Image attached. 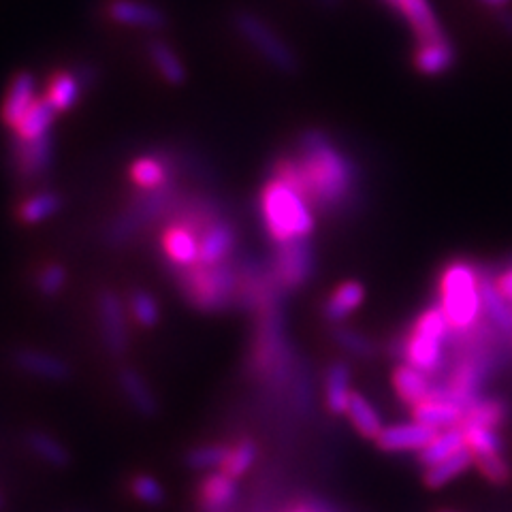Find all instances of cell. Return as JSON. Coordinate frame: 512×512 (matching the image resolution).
I'll list each match as a JSON object with an SVG mask.
<instances>
[{"label":"cell","instance_id":"8992f818","mask_svg":"<svg viewBox=\"0 0 512 512\" xmlns=\"http://www.w3.org/2000/svg\"><path fill=\"white\" fill-rule=\"evenodd\" d=\"M448 333H451V325L436 303L414 320L412 331L399 342V355L416 370L436 374L444 365V342Z\"/></svg>","mask_w":512,"mask_h":512},{"label":"cell","instance_id":"681fc988","mask_svg":"<svg viewBox=\"0 0 512 512\" xmlns=\"http://www.w3.org/2000/svg\"><path fill=\"white\" fill-rule=\"evenodd\" d=\"M387 3H391V5H393V3H395V0H387Z\"/></svg>","mask_w":512,"mask_h":512},{"label":"cell","instance_id":"f1b7e54d","mask_svg":"<svg viewBox=\"0 0 512 512\" xmlns=\"http://www.w3.org/2000/svg\"><path fill=\"white\" fill-rule=\"evenodd\" d=\"M148 56L156 73L163 77L169 86H182L186 82L184 62L167 41L152 39L148 43Z\"/></svg>","mask_w":512,"mask_h":512},{"label":"cell","instance_id":"ac0fdd59","mask_svg":"<svg viewBox=\"0 0 512 512\" xmlns=\"http://www.w3.org/2000/svg\"><path fill=\"white\" fill-rule=\"evenodd\" d=\"M237 500V478L222 470L203 474L197 485V506L201 512H224Z\"/></svg>","mask_w":512,"mask_h":512},{"label":"cell","instance_id":"6da1fadb","mask_svg":"<svg viewBox=\"0 0 512 512\" xmlns=\"http://www.w3.org/2000/svg\"><path fill=\"white\" fill-rule=\"evenodd\" d=\"M271 175L299 190L314 212L340 216L359 199V169L333 137L308 128L297 141L295 156H278Z\"/></svg>","mask_w":512,"mask_h":512},{"label":"cell","instance_id":"d590c367","mask_svg":"<svg viewBox=\"0 0 512 512\" xmlns=\"http://www.w3.org/2000/svg\"><path fill=\"white\" fill-rule=\"evenodd\" d=\"M229 455V446L224 444H199L192 446L190 451L184 457V463L195 472H214V470H222L224 461H227Z\"/></svg>","mask_w":512,"mask_h":512},{"label":"cell","instance_id":"52a82bcc","mask_svg":"<svg viewBox=\"0 0 512 512\" xmlns=\"http://www.w3.org/2000/svg\"><path fill=\"white\" fill-rule=\"evenodd\" d=\"M233 26L252 50L259 54L269 67L284 75H295L299 71V58L278 32L263 18L250 11H237L233 15Z\"/></svg>","mask_w":512,"mask_h":512},{"label":"cell","instance_id":"ab89813d","mask_svg":"<svg viewBox=\"0 0 512 512\" xmlns=\"http://www.w3.org/2000/svg\"><path fill=\"white\" fill-rule=\"evenodd\" d=\"M506 416V406L498 399H483L476 402L472 408L466 410V419H463L461 427L466 425H485V427H498Z\"/></svg>","mask_w":512,"mask_h":512},{"label":"cell","instance_id":"74e56055","mask_svg":"<svg viewBox=\"0 0 512 512\" xmlns=\"http://www.w3.org/2000/svg\"><path fill=\"white\" fill-rule=\"evenodd\" d=\"M256 455H259V448H256L252 440H239L235 446H229V455L227 461H224L222 472H227L233 478H242L254 466Z\"/></svg>","mask_w":512,"mask_h":512},{"label":"cell","instance_id":"cb8c5ba5","mask_svg":"<svg viewBox=\"0 0 512 512\" xmlns=\"http://www.w3.org/2000/svg\"><path fill=\"white\" fill-rule=\"evenodd\" d=\"M84 84V79L73 71H56L47 79L43 96L52 103L58 114H64V111L73 109L82 99Z\"/></svg>","mask_w":512,"mask_h":512},{"label":"cell","instance_id":"ffe728a7","mask_svg":"<svg viewBox=\"0 0 512 512\" xmlns=\"http://www.w3.org/2000/svg\"><path fill=\"white\" fill-rule=\"evenodd\" d=\"M393 7L404 15L419 43L444 39L446 32L429 0H395Z\"/></svg>","mask_w":512,"mask_h":512},{"label":"cell","instance_id":"4316f807","mask_svg":"<svg viewBox=\"0 0 512 512\" xmlns=\"http://www.w3.org/2000/svg\"><path fill=\"white\" fill-rule=\"evenodd\" d=\"M393 387H395L397 395L402 397L406 404H412V406L425 402V399L434 397V393H436V387L431 384L429 376L408 363L399 365L393 372Z\"/></svg>","mask_w":512,"mask_h":512},{"label":"cell","instance_id":"b9f144b4","mask_svg":"<svg viewBox=\"0 0 512 512\" xmlns=\"http://www.w3.org/2000/svg\"><path fill=\"white\" fill-rule=\"evenodd\" d=\"M67 280H69L67 269L58 263H47L39 269L35 284H37L39 295L50 299V297H56L62 293V288L67 286Z\"/></svg>","mask_w":512,"mask_h":512},{"label":"cell","instance_id":"4fadbf2b","mask_svg":"<svg viewBox=\"0 0 512 512\" xmlns=\"http://www.w3.org/2000/svg\"><path fill=\"white\" fill-rule=\"evenodd\" d=\"M105 13L111 22L128 28L160 30L167 26L165 11L146 3V0H109Z\"/></svg>","mask_w":512,"mask_h":512},{"label":"cell","instance_id":"e575fe53","mask_svg":"<svg viewBox=\"0 0 512 512\" xmlns=\"http://www.w3.org/2000/svg\"><path fill=\"white\" fill-rule=\"evenodd\" d=\"M128 493L135 502L148 508L163 506L167 500V489L165 485L154 474L148 472H137L128 478Z\"/></svg>","mask_w":512,"mask_h":512},{"label":"cell","instance_id":"8d00e7d4","mask_svg":"<svg viewBox=\"0 0 512 512\" xmlns=\"http://www.w3.org/2000/svg\"><path fill=\"white\" fill-rule=\"evenodd\" d=\"M126 310H128V314H131L135 323L143 329H154L160 323L158 301L148 291H141V288H137V291L128 295Z\"/></svg>","mask_w":512,"mask_h":512},{"label":"cell","instance_id":"83f0119b","mask_svg":"<svg viewBox=\"0 0 512 512\" xmlns=\"http://www.w3.org/2000/svg\"><path fill=\"white\" fill-rule=\"evenodd\" d=\"M58 111L45 96H37V101L30 105V109L22 116V120L15 124L13 137L20 139H39L52 133V126Z\"/></svg>","mask_w":512,"mask_h":512},{"label":"cell","instance_id":"7402d4cb","mask_svg":"<svg viewBox=\"0 0 512 512\" xmlns=\"http://www.w3.org/2000/svg\"><path fill=\"white\" fill-rule=\"evenodd\" d=\"M455 62H457V50L448 37L429 41V43H419L412 56L414 69L427 77L448 73L455 67Z\"/></svg>","mask_w":512,"mask_h":512},{"label":"cell","instance_id":"bcb514c9","mask_svg":"<svg viewBox=\"0 0 512 512\" xmlns=\"http://www.w3.org/2000/svg\"><path fill=\"white\" fill-rule=\"evenodd\" d=\"M478 3L483 7L493 9V11H504L512 3V0H478Z\"/></svg>","mask_w":512,"mask_h":512},{"label":"cell","instance_id":"484cf974","mask_svg":"<svg viewBox=\"0 0 512 512\" xmlns=\"http://www.w3.org/2000/svg\"><path fill=\"white\" fill-rule=\"evenodd\" d=\"M480 295H483V314H487L491 325L502 333H512V301L498 291L493 276L487 271H480Z\"/></svg>","mask_w":512,"mask_h":512},{"label":"cell","instance_id":"c3c4849f","mask_svg":"<svg viewBox=\"0 0 512 512\" xmlns=\"http://www.w3.org/2000/svg\"><path fill=\"white\" fill-rule=\"evenodd\" d=\"M293 512H312L308 506H303V508H297V510H293Z\"/></svg>","mask_w":512,"mask_h":512},{"label":"cell","instance_id":"9c48e42d","mask_svg":"<svg viewBox=\"0 0 512 512\" xmlns=\"http://www.w3.org/2000/svg\"><path fill=\"white\" fill-rule=\"evenodd\" d=\"M11 167L22 182H35L50 171L54 163V137L52 133L39 139L13 137L9 146Z\"/></svg>","mask_w":512,"mask_h":512},{"label":"cell","instance_id":"5b68a950","mask_svg":"<svg viewBox=\"0 0 512 512\" xmlns=\"http://www.w3.org/2000/svg\"><path fill=\"white\" fill-rule=\"evenodd\" d=\"M182 197L184 195L175 186V182L156 190H137L135 199L128 203L126 210L109 222L105 242L116 248L131 242L139 231L150 227L152 222L167 218L178 207Z\"/></svg>","mask_w":512,"mask_h":512},{"label":"cell","instance_id":"2e32d148","mask_svg":"<svg viewBox=\"0 0 512 512\" xmlns=\"http://www.w3.org/2000/svg\"><path fill=\"white\" fill-rule=\"evenodd\" d=\"M118 387L124 402L131 406V410L137 416H141V419H154L158 414V397L150 387V382L143 378V374L137 372L135 367H122L118 372Z\"/></svg>","mask_w":512,"mask_h":512},{"label":"cell","instance_id":"4dcf8cb0","mask_svg":"<svg viewBox=\"0 0 512 512\" xmlns=\"http://www.w3.org/2000/svg\"><path fill=\"white\" fill-rule=\"evenodd\" d=\"M325 397L327 408L333 414H344L350 404V367L344 361H335L329 365L325 374Z\"/></svg>","mask_w":512,"mask_h":512},{"label":"cell","instance_id":"277c9868","mask_svg":"<svg viewBox=\"0 0 512 512\" xmlns=\"http://www.w3.org/2000/svg\"><path fill=\"white\" fill-rule=\"evenodd\" d=\"M438 306L453 331L468 333L483 318L480 269L468 261H451L438 280Z\"/></svg>","mask_w":512,"mask_h":512},{"label":"cell","instance_id":"60d3db41","mask_svg":"<svg viewBox=\"0 0 512 512\" xmlns=\"http://www.w3.org/2000/svg\"><path fill=\"white\" fill-rule=\"evenodd\" d=\"M331 335L335 342H338L346 352H350V355H355V357L367 359V357H372L376 350L374 342L367 338V335L359 333L357 329H350L346 325H335Z\"/></svg>","mask_w":512,"mask_h":512},{"label":"cell","instance_id":"1f68e13d","mask_svg":"<svg viewBox=\"0 0 512 512\" xmlns=\"http://www.w3.org/2000/svg\"><path fill=\"white\" fill-rule=\"evenodd\" d=\"M62 197L54 190H41L24 199L18 207V218L24 224H41L43 220L52 218L60 212Z\"/></svg>","mask_w":512,"mask_h":512},{"label":"cell","instance_id":"603a6c76","mask_svg":"<svg viewBox=\"0 0 512 512\" xmlns=\"http://www.w3.org/2000/svg\"><path fill=\"white\" fill-rule=\"evenodd\" d=\"M365 299V286L357 280H346L333 288V293L323 303V316L329 323L338 325L344 318H348L352 312L361 308Z\"/></svg>","mask_w":512,"mask_h":512},{"label":"cell","instance_id":"836d02e7","mask_svg":"<svg viewBox=\"0 0 512 512\" xmlns=\"http://www.w3.org/2000/svg\"><path fill=\"white\" fill-rule=\"evenodd\" d=\"M346 414L350 416L352 425H355V429L359 431L361 436H365V438H378L380 436V431L384 427L382 421H380V414L361 393L350 395V404H348Z\"/></svg>","mask_w":512,"mask_h":512},{"label":"cell","instance_id":"3957f363","mask_svg":"<svg viewBox=\"0 0 512 512\" xmlns=\"http://www.w3.org/2000/svg\"><path fill=\"white\" fill-rule=\"evenodd\" d=\"M175 286L199 312H224L237 306L239 299V269L235 261H227L214 267H190L169 271Z\"/></svg>","mask_w":512,"mask_h":512},{"label":"cell","instance_id":"7dc6e473","mask_svg":"<svg viewBox=\"0 0 512 512\" xmlns=\"http://www.w3.org/2000/svg\"><path fill=\"white\" fill-rule=\"evenodd\" d=\"M320 3H323L325 7H335V5L340 3V0H320Z\"/></svg>","mask_w":512,"mask_h":512},{"label":"cell","instance_id":"8fae6325","mask_svg":"<svg viewBox=\"0 0 512 512\" xmlns=\"http://www.w3.org/2000/svg\"><path fill=\"white\" fill-rule=\"evenodd\" d=\"M160 252L167 261L169 271L190 269L199 265L201 235L182 222L167 220L160 231Z\"/></svg>","mask_w":512,"mask_h":512},{"label":"cell","instance_id":"f6af8a7d","mask_svg":"<svg viewBox=\"0 0 512 512\" xmlns=\"http://www.w3.org/2000/svg\"><path fill=\"white\" fill-rule=\"evenodd\" d=\"M498 22H500V26L504 28V32L506 35H510L512 37V11H500L498 13Z\"/></svg>","mask_w":512,"mask_h":512},{"label":"cell","instance_id":"7a4b0ae2","mask_svg":"<svg viewBox=\"0 0 512 512\" xmlns=\"http://www.w3.org/2000/svg\"><path fill=\"white\" fill-rule=\"evenodd\" d=\"M259 212L263 227L276 246L306 239L316 227L314 207L308 199L274 175L261 188Z\"/></svg>","mask_w":512,"mask_h":512},{"label":"cell","instance_id":"f546056e","mask_svg":"<svg viewBox=\"0 0 512 512\" xmlns=\"http://www.w3.org/2000/svg\"><path fill=\"white\" fill-rule=\"evenodd\" d=\"M466 446H468L466 429H463L461 425L451 427V429H442V431H438L436 438L431 440L419 453V459L425 468H431V466H436V463L453 457L455 453H459L461 448H466Z\"/></svg>","mask_w":512,"mask_h":512},{"label":"cell","instance_id":"7bdbcfd3","mask_svg":"<svg viewBox=\"0 0 512 512\" xmlns=\"http://www.w3.org/2000/svg\"><path fill=\"white\" fill-rule=\"evenodd\" d=\"M476 463L483 470V474L495 483H504V480L510 476V468L508 463L502 459V453L498 455H485V457H474Z\"/></svg>","mask_w":512,"mask_h":512},{"label":"cell","instance_id":"30bf717a","mask_svg":"<svg viewBox=\"0 0 512 512\" xmlns=\"http://www.w3.org/2000/svg\"><path fill=\"white\" fill-rule=\"evenodd\" d=\"M96 312H99L101 338L111 357H124L131 346V333H128L126 306L114 291H101L96 299Z\"/></svg>","mask_w":512,"mask_h":512},{"label":"cell","instance_id":"ba28073f","mask_svg":"<svg viewBox=\"0 0 512 512\" xmlns=\"http://www.w3.org/2000/svg\"><path fill=\"white\" fill-rule=\"evenodd\" d=\"M267 267L284 293L297 291L303 284H308L316 269V254L310 237L276 246V252Z\"/></svg>","mask_w":512,"mask_h":512},{"label":"cell","instance_id":"f35d334b","mask_svg":"<svg viewBox=\"0 0 512 512\" xmlns=\"http://www.w3.org/2000/svg\"><path fill=\"white\" fill-rule=\"evenodd\" d=\"M466 440L468 448L474 453V457H485V455H498L502 453V438L493 427L485 425H466Z\"/></svg>","mask_w":512,"mask_h":512},{"label":"cell","instance_id":"7c38bea8","mask_svg":"<svg viewBox=\"0 0 512 512\" xmlns=\"http://www.w3.org/2000/svg\"><path fill=\"white\" fill-rule=\"evenodd\" d=\"M235 250H237V227L227 216H222L201 233L199 265L214 267V265L233 261Z\"/></svg>","mask_w":512,"mask_h":512},{"label":"cell","instance_id":"9a60e30c","mask_svg":"<svg viewBox=\"0 0 512 512\" xmlns=\"http://www.w3.org/2000/svg\"><path fill=\"white\" fill-rule=\"evenodd\" d=\"M436 434L438 431L434 427L412 421V423H397V425L382 427L376 442L380 448H384V451L389 453H408V451L421 453L423 448L436 438Z\"/></svg>","mask_w":512,"mask_h":512},{"label":"cell","instance_id":"d6a6232c","mask_svg":"<svg viewBox=\"0 0 512 512\" xmlns=\"http://www.w3.org/2000/svg\"><path fill=\"white\" fill-rule=\"evenodd\" d=\"M474 461L476 459H474V453L470 451V448L468 446L461 448V451L455 453L453 457H448V459L436 463V466L427 468L425 483H427V487H444L446 483H451L453 478L466 472Z\"/></svg>","mask_w":512,"mask_h":512},{"label":"cell","instance_id":"ee69618b","mask_svg":"<svg viewBox=\"0 0 512 512\" xmlns=\"http://www.w3.org/2000/svg\"><path fill=\"white\" fill-rule=\"evenodd\" d=\"M493 280H495V286H498V291L508 301H512V265L506 267L500 276H493Z\"/></svg>","mask_w":512,"mask_h":512},{"label":"cell","instance_id":"e0dca14e","mask_svg":"<svg viewBox=\"0 0 512 512\" xmlns=\"http://www.w3.org/2000/svg\"><path fill=\"white\" fill-rule=\"evenodd\" d=\"M128 178L137 190H156L175 182V167L167 154L137 156L128 167Z\"/></svg>","mask_w":512,"mask_h":512},{"label":"cell","instance_id":"44dd1931","mask_svg":"<svg viewBox=\"0 0 512 512\" xmlns=\"http://www.w3.org/2000/svg\"><path fill=\"white\" fill-rule=\"evenodd\" d=\"M463 419H466V408L440 393L414 406V421H419L427 427H434L436 431L459 427Z\"/></svg>","mask_w":512,"mask_h":512},{"label":"cell","instance_id":"d6986e66","mask_svg":"<svg viewBox=\"0 0 512 512\" xmlns=\"http://www.w3.org/2000/svg\"><path fill=\"white\" fill-rule=\"evenodd\" d=\"M37 101V79L32 73L22 71L11 79L7 88V94L3 99V107H0V120L7 128H15L22 120V116L30 109V105Z\"/></svg>","mask_w":512,"mask_h":512},{"label":"cell","instance_id":"5bb4252c","mask_svg":"<svg viewBox=\"0 0 512 512\" xmlns=\"http://www.w3.org/2000/svg\"><path fill=\"white\" fill-rule=\"evenodd\" d=\"M13 363L20 372L45 382H64L71 378V365L62 357L41 348H20L13 352Z\"/></svg>","mask_w":512,"mask_h":512},{"label":"cell","instance_id":"d4e9b609","mask_svg":"<svg viewBox=\"0 0 512 512\" xmlns=\"http://www.w3.org/2000/svg\"><path fill=\"white\" fill-rule=\"evenodd\" d=\"M24 446L30 451L32 457H37L41 463L56 470L67 468L71 463V453L69 448L64 446L62 440L56 436L47 434V431L41 429H32L24 436Z\"/></svg>","mask_w":512,"mask_h":512}]
</instances>
